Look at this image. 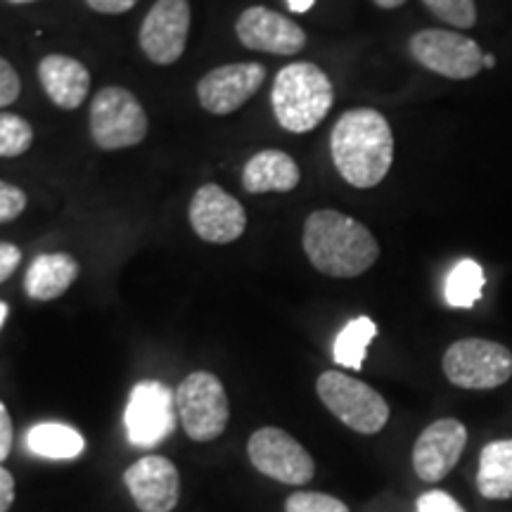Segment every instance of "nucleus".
<instances>
[{
  "label": "nucleus",
  "mask_w": 512,
  "mask_h": 512,
  "mask_svg": "<svg viewBox=\"0 0 512 512\" xmlns=\"http://www.w3.org/2000/svg\"><path fill=\"white\" fill-rule=\"evenodd\" d=\"M332 162L354 188H375L394 162V133L377 110L358 107L344 112L330 133Z\"/></svg>",
  "instance_id": "obj_1"
},
{
  "label": "nucleus",
  "mask_w": 512,
  "mask_h": 512,
  "mask_svg": "<svg viewBox=\"0 0 512 512\" xmlns=\"http://www.w3.org/2000/svg\"><path fill=\"white\" fill-rule=\"evenodd\" d=\"M302 245L311 266L330 278H358L380 256L375 235L335 209L313 211L304 223Z\"/></svg>",
  "instance_id": "obj_2"
},
{
  "label": "nucleus",
  "mask_w": 512,
  "mask_h": 512,
  "mask_svg": "<svg viewBox=\"0 0 512 512\" xmlns=\"http://www.w3.org/2000/svg\"><path fill=\"white\" fill-rule=\"evenodd\" d=\"M271 102L275 119L285 131L309 133L328 117L335 88L330 76L313 62H294L275 76Z\"/></svg>",
  "instance_id": "obj_3"
},
{
  "label": "nucleus",
  "mask_w": 512,
  "mask_h": 512,
  "mask_svg": "<svg viewBox=\"0 0 512 512\" xmlns=\"http://www.w3.org/2000/svg\"><path fill=\"white\" fill-rule=\"evenodd\" d=\"M441 368L453 387L484 392L510 380L512 351L491 339L465 337L446 349Z\"/></svg>",
  "instance_id": "obj_4"
},
{
  "label": "nucleus",
  "mask_w": 512,
  "mask_h": 512,
  "mask_svg": "<svg viewBox=\"0 0 512 512\" xmlns=\"http://www.w3.org/2000/svg\"><path fill=\"white\" fill-rule=\"evenodd\" d=\"M320 401L339 422L358 434H377L389 422V406L380 392L356 377L328 370L316 382Z\"/></svg>",
  "instance_id": "obj_5"
},
{
  "label": "nucleus",
  "mask_w": 512,
  "mask_h": 512,
  "mask_svg": "<svg viewBox=\"0 0 512 512\" xmlns=\"http://www.w3.org/2000/svg\"><path fill=\"white\" fill-rule=\"evenodd\" d=\"M91 136L102 150H124L143 143L147 136L145 107L126 88H102L91 102Z\"/></svg>",
  "instance_id": "obj_6"
},
{
  "label": "nucleus",
  "mask_w": 512,
  "mask_h": 512,
  "mask_svg": "<svg viewBox=\"0 0 512 512\" xmlns=\"http://www.w3.org/2000/svg\"><path fill=\"white\" fill-rule=\"evenodd\" d=\"M178 418L192 441H214L226 430L230 406L221 380L211 373H190L176 392Z\"/></svg>",
  "instance_id": "obj_7"
},
{
  "label": "nucleus",
  "mask_w": 512,
  "mask_h": 512,
  "mask_svg": "<svg viewBox=\"0 0 512 512\" xmlns=\"http://www.w3.org/2000/svg\"><path fill=\"white\" fill-rule=\"evenodd\" d=\"M411 55L430 72L451 81H467L484 69V50L465 34L448 29H422L411 38Z\"/></svg>",
  "instance_id": "obj_8"
},
{
  "label": "nucleus",
  "mask_w": 512,
  "mask_h": 512,
  "mask_svg": "<svg viewBox=\"0 0 512 512\" xmlns=\"http://www.w3.org/2000/svg\"><path fill=\"white\" fill-rule=\"evenodd\" d=\"M176 394L162 382H140L128 399L124 425L133 446L152 448L169 437L176 427Z\"/></svg>",
  "instance_id": "obj_9"
},
{
  "label": "nucleus",
  "mask_w": 512,
  "mask_h": 512,
  "mask_svg": "<svg viewBox=\"0 0 512 512\" xmlns=\"http://www.w3.org/2000/svg\"><path fill=\"white\" fill-rule=\"evenodd\" d=\"M249 460L261 475L290 486L309 484L316 472L311 453L292 434L278 427H264L249 437Z\"/></svg>",
  "instance_id": "obj_10"
},
{
  "label": "nucleus",
  "mask_w": 512,
  "mask_h": 512,
  "mask_svg": "<svg viewBox=\"0 0 512 512\" xmlns=\"http://www.w3.org/2000/svg\"><path fill=\"white\" fill-rule=\"evenodd\" d=\"M188 216L197 238L211 245H230L247 228L245 207L216 183L202 185L192 195Z\"/></svg>",
  "instance_id": "obj_11"
},
{
  "label": "nucleus",
  "mask_w": 512,
  "mask_h": 512,
  "mask_svg": "<svg viewBox=\"0 0 512 512\" xmlns=\"http://www.w3.org/2000/svg\"><path fill=\"white\" fill-rule=\"evenodd\" d=\"M190 31L188 0H157L140 27V48L155 64H174L185 53Z\"/></svg>",
  "instance_id": "obj_12"
},
{
  "label": "nucleus",
  "mask_w": 512,
  "mask_h": 512,
  "mask_svg": "<svg viewBox=\"0 0 512 512\" xmlns=\"http://www.w3.org/2000/svg\"><path fill=\"white\" fill-rule=\"evenodd\" d=\"M266 79V67L259 62H235L211 69L197 83V98L209 114L226 117L240 110Z\"/></svg>",
  "instance_id": "obj_13"
},
{
  "label": "nucleus",
  "mask_w": 512,
  "mask_h": 512,
  "mask_svg": "<svg viewBox=\"0 0 512 512\" xmlns=\"http://www.w3.org/2000/svg\"><path fill=\"white\" fill-rule=\"evenodd\" d=\"M465 444L467 430L463 422L456 418L434 420L430 427L422 430L413 446L415 475L427 484L441 482L458 465Z\"/></svg>",
  "instance_id": "obj_14"
},
{
  "label": "nucleus",
  "mask_w": 512,
  "mask_h": 512,
  "mask_svg": "<svg viewBox=\"0 0 512 512\" xmlns=\"http://www.w3.org/2000/svg\"><path fill=\"white\" fill-rule=\"evenodd\" d=\"M124 482L140 512H171L178 505L181 477L169 458H140L124 472Z\"/></svg>",
  "instance_id": "obj_15"
},
{
  "label": "nucleus",
  "mask_w": 512,
  "mask_h": 512,
  "mask_svg": "<svg viewBox=\"0 0 512 512\" xmlns=\"http://www.w3.org/2000/svg\"><path fill=\"white\" fill-rule=\"evenodd\" d=\"M235 31L242 46L259 53L294 55L306 46V34L297 22L261 5L242 12Z\"/></svg>",
  "instance_id": "obj_16"
},
{
  "label": "nucleus",
  "mask_w": 512,
  "mask_h": 512,
  "mask_svg": "<svg viewBox=\"0 0 512 512\" xmlns=\"http://www.w3.org/2000/svg\"><path fill=\"white\" fill-rule=\"evenodd\" d=\"M38 79L43 91L60 110L81 107L91 91V72L86 64L69 55H48L38 64Z\"/></svg>",
  "instance_id": "obj_17"
},
{
  "label": "nucleus",
  "mask_w": 512,
  "mask_h": 512,
  "mask_svg": "<svg viewBox=\"0 0 512 512\" xmlns=\"http://www.w3.org/2000/svg\"><path fill=\"white\" fill-rule=\"evenodd\" d=\"M302 181V171L283 150H261L249 159L242 171V188L252 195L290 192Z\"/></svg>",
  "instance_id": "obj_18"
},
{
  "label": "nucleus",
  "mask_w": 512,
  "mask_h": 512,
  "mask_svg": "<svg viewBox=\"0 0 512 512\" xmlns=\"http://www.w3.org/2000/svg\"><path fill=\"white\" fill-rule=\"evenodd\" d=\"M79 278V261L72 254H43L29 266L24 290L38 302H53L62 297Z\"/></svg>",
  "instance_id": "obj_19"
},
{
  "label": "nucleus",
  "mask_w": 512,
  "mask_h": 512,
  "mask_svg": "<svg viewBox=\"0 0 512 512\" xmlns=\"http://www.w3.org/2000/svg\"><path fill=\"white\" fill-rule=\"evenodd\" d=\"M477 489L489 501L512 498V439L491 441L482 448Z\"/></svg>",
  "instance_id": "obj_20"
},
{
  "label": "nucleus",
  "mask_w": 512,
  "mask_h": 512,
  "mask_svg": "<svg viewBox=\"0 0 512 512\" xmlns=\"http://www.w3.org/2000/svg\"><path fill=\"white\" fill-rule=\"evenodd\" d=\"M27 448L41 458L72 460L81 456L86 441L74 427L60 425V422H41L27 432Z\"/></svg>",
  "instance_id": "obj_21"
},
{
  "label": "nucleus",
  "mask_w": 512,
  "mask_h": 512,
  "mask_svg": "<svg viewBox=\"0 0 512 512\" xmlns=\"http://www.w3.org/2000/svg\"><path fill=\"white\" fill-rule=\"evenodd\" d=\"M377 335V325L373 318L358 316L344 325L335 339L332 347V356L342 368L361 370L363 361H366V351Z\"/></svg>",
  "instance_id": "obj_22"
},
{
  "label": "nucleus",
  "mask_w": 512,
  "mask_h": 512,
  "mask_svg": "<svg viewBox=\"0 0 512 512\" xmlns=\"http://www.w3.org/2000/svg\"><path fill=\"white\" fill-rule=\"evenodd\" d=\"M484 268L475 259H463L446 278V304L453 309H472L484 292Z\"/></svg>",
  "instance_id": "obj_23"
},
{
  "label": "nucleus",
  "mask_w": 512,
  "mask_h": 512,
  "mask_svg": "<svg viewBox=\"0 0 512 512\" xmlns=\"http://www.w3.org/2000/svg\"><path fill=\"white\" fill-rule=\"evenodd\" d=\"M34 143V128L17 114L0 112V157H19Z\"/></svg>",
  "instance_id": "obj_24"
},
{
  "label": "nucleus",
  "mask_w": 512,
  "mask_h": 512,
  "mask_svg": "<svg viewBox=\"0 0 512 512\" xmlns=\"http://www.w3.org/2000/svg\"><path fill=\"white\" fill-rule=\"evenodd\" d=\"M422 5L441 22L456 29H472L477 24L475 0H422Z\"/></svg>",
  "instance_id": "obj_25"
},
{
  "label": "nucleus",
  "mask_w": 512,
  "mask_h": 512,
  "mask_svg": "<svg viewBox=\"0 0 512 512\" xmlns=\"http://www.w3.org/2000/svg\"><path fill=\"white\" fill-rule=\"evenodd\" d=\"M285 512H349L339 498L328 494H316V491H297L287 498Z\"/></svg>",
  "instance_id": "obj_26"
},
{
  "label": "nucleus",
  "mask_w": 512,
  "mask_h": 512,
  "mask_svg": "<svg viewBox=\"0 0 512 512\" xmlns=\"http://www.w3.org/2000/svg\"><path fill=\"white\" fill-rule=\"evenodd\" d=\"M27 209V195L17 185L0 181V223L15 221Z\"/></svg>",
  "instance_id": "obj_27"
},
{
  "label": "nucleus",
  "mask_w": 512,
  "mask_h": 512,
  "mask_svg": "<svg viewBox=\"0 0 512 512\" xmlns=\"http://www.w3.org/2000/svg\"><path fill=\"white\" fill-rule=\"evenodd\" d=\"M19 93H22V81H19L17 69L0 57V107L12 105Z\"/></svg>",
  "instance_id": "obj_28"
},
{
  "label": "nucleus",
  "mask_w": 512,
  "mask_h": 512,
  "mask_svg": "<svg viewBox=\"0 0 512 512\" xmlns=\"http://www.w3.org/2000/svg\"><path fill=\"white\" fill-rule=\"evenodd\" d=\"M415 512H465L456 498L444 494V491H427L418 498Z\"/></svg>",
  "instance_id": "obj_29"
},
{
  "label": "nucleus",
  "mask_w": 512,
  "mask_h": 512,
  "mask_svg": "<svg viewBox=\"0 0 512 512\" xmlns=\"http://www.w3.org/2000/svg\"><path fill=\"white\" fill-rule=\"evenodd\" d=\"M19 261H22L19 247L10 245V242H0V283H5L17 271Z\"/></svg>",
  "instance_id": "obj_30"
},
{
  "label": "nucleus",
  "mask_w": 512,
  "mask_h": 512,
  "mask_svg": "<svg viewBox=\"0 0 512 512\" xmlns=\"http://www.w3.org/2000/svg\"><path fill=\"white\" fill-rule=\"evenodd\" d=\"M12 448V420L5 403L0 401V463L10 456Z\"/></svg>",
  "instance_id": "obj_31"
},
{
  "label": "nucleus",
  "mask_w": 512,
  "mask_h": 512,
  "mask_svg": "<svg viewBox=\"0 0 512 512\" xmlns=\"http://www.w3.org/2000/svg\"><path fill=\"white\" fill-rule=\"evenodd\" d=\"M88 8L95 12H102V15H121V12H128L138 0H86Z\"/></svg>",
  "instance_id": "obj_32"
},
{
  "label": "nucleus",
  "mask_w": 512,
  "mask_h": 512,
  "mask_svg": "<svg viewBox=\"0 0 512 512\" xmlns=\"http://www.w3.org/2000/svg\"><path fill=\"white\" fill-rule=\"evenodd\" d=\"M15 503V479L0 465V512H8Z\"/></svg>",
  "instance_id": "obj_33"
},
{
  "label": "nucleus",
  "mask_w": 512,
  "mask_h": 512,
  "mask_svg": "<svg viewBox=\"0 0 512 512\" xmlns=\"http://www.w3.org/2000/svg\"><path fill=\"white\" fill-rule=\"evenodd\" d=\"M313 3H316V0H287V8L297 12V15H304V12H309L313 8Z\"/></svg>",
  "instance_id": "obj_34"
},
{
  "label": "nucleus",
  "mask_w": 512,
  "mask_h": 512,
  "mask_svg": "<svg viewBox=\"0 0 512 512\" xmlns=\"http://www.w3.org/2000/svg\"><path fill=\"white\" fill-rule=\"evenodd\" d=\"M373 3L377 5V8H382V10H396V8H401V5L406 3V0H373Z\"/></svg>",
  "instance_id": "obj_35"
},
{
  "label": "nucleus",
  "mask_w": 512,
  "mask_h": 512,
  "mask_svg": "<svg viewBox=\"0 0 512 512\" xmlns=\"http://www.w3.org/2000/svg\"><path fill=\"white\" fill-rule=\"evenodd\" d=\"M496 67V57L484 53V69H494Z\"/></svg>",
  "instance_id": "obj_36"
},
{
  "label": "nucleus",
  "mask_w": 512,
  "mask_h": 512,
  "mask_svg": "<svg viewBox=\"0 0 512 512\" xmlns=\"http://www.w3.org/2000/svg\"><path fill=\"white\" fill-rule=\"evenodd\" d=\"M5 318H8V304H3V302H0V328H3Z\"/></svg>",
  "instance_id": "obj_37"
},
{
  "label": "nucleus",
  "mask_w": 512,
  "mask_h": 512,
  "mask_svg": "<svg viewBox=\"0 0 512 512\" xmlns=\"http://www.w3.org/2000/svg\"><path fill=\"white\" fill-rule=\"evenodd\" d=\"M12 5H29V3H36V0H8Z\"/></svg>",
  "instance_id": "obj_38"
}]
</instances>
